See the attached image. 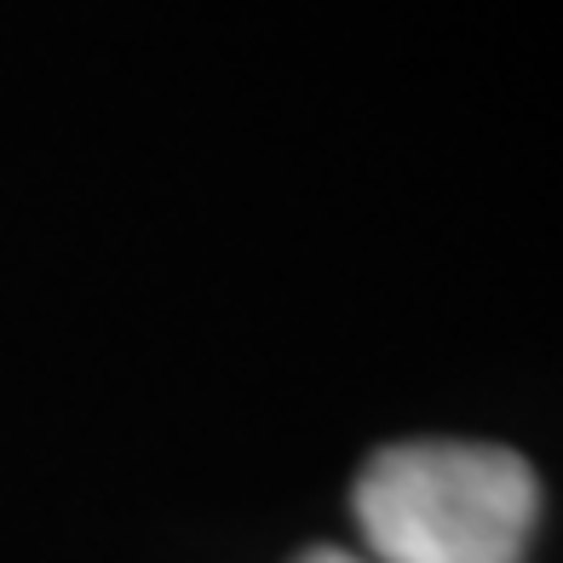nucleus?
I'll list each match as a JSON object with an SVG mask.
<instances>
[{
  "label": "nucleus",
  "instance_id": "obj_2",
  "mask_svg": "<svg viewBox=\"0 0 563 563\" xmlns=\"http://www.w3.org/2000/svg\"><path fill=\"white\" fill-rule=\"evenodd\" d=\"M294 563H368L363 552H345V547H311V552H299Z\"/></svg>",
  "mask_w": 563,
  "mask_h": 563
},
{
  "label": "nucleus",
  "instance_id": "obj_1",
  "mask_svg": "<svg viewBox=\"0 0 563 563\" xmlns=\"http://www.w3.org/2000/svg\"><path fill=\"white\" fill-rule=\"evenodd\" d=\"M368 563H523L541 477L518 449L408 438L368 454L351 489Z\"/></svg>",
  "mask_w": 563,
  "mask_h": 563
}]
</instances>
